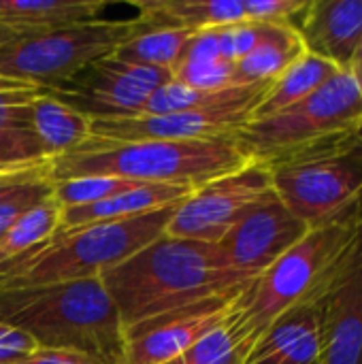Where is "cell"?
Segmentation results:
<instances>
[{"label": "cell", "mask_w": 362, "mask_h": 364, "mask_svg": "<svg viewBox=\"0 0 362 364\" xmlns=\"http://www.w3.org/2000/svg\"><path fill=\"white\" fill-rule=\"evenodd\" d=\"M356 141H358V145L362 147V128H361V132H358V136H356Z\"/></svg>", "instance_id": "37"}, {"label": "cell", "mask_w": 362, "mask_h": 364, "mask_svg": "<svg viewBox=\"0 0 362 364\" xmlns=\"http://www.w3.org/2000/svg\"><path fill=\"white\" fill-rule=\"evenodd\" d=\"M341 68H337L333 62L305 51L284 75H280L254 109L252 122L254 119H265L271 115H277L286 111L288 107L305 100L312 96L316 90H320L331 77H335Z\"/></svg>", "instance_id": "22"}, {"label": "cell", "mask_w": 362, "mask_h": 364, "mask_svg": "<svg viewBox=\"0 0 362 364\" xmlns=\"http://www.w3.org/2000/svg\"><path fill=\"white\" fill-rule=\"evenodd\" d=\"M252 158L235 139L130 141L90 136L79 149L51 160V181L75 177H117L139 183L201 188L247 166Z\"/></svg>", "instance_id": "3"}, {"label": "cell", "mask_w": 362, "mask_h": 364, "mask_svg": "<svg viewBox=\"0 0 362 364\" xmlns=\"http://www.w3.org/2000/svg\"><path fill=\"white\" fill-rule=\"evenodd\" d=\"M247 288L211 296L128 328L122 364H169L179 358L237 309Z\"/></svg>", "instance_id": "11"}, {"label": "cell", "mask_w": 362, "mask_h": 364, "mask_svg": "<svg viewBox=\"0 0 362 364\" xmlns=\"http://www.w3.org/2000/svg\"><path fill=\"white\" fill-rule=\"evenodd\" d=\"M53 194V181L51 177H43L36 179L32 183L21 186L19 190H15L13 194H9L2 203H0V237L21 218L26 215L30 209H34L36 205H41L45 198H49Z\"/></svg>", "instance_id": "29"}, {"label": "cell", "mask_w": 362, "mask_h": 364, "mask_svg": "<svg viewBox=\"0 0 362 364\" xmlns=\"http://www.w3.org/2000/svg\"><path fill=\"white\" fill-rule=\"evenodd\" d=\"M273 194L271 171L252 160L247 166L196 188L177 205L164 235L218 245L224 235L260 200Z\"/></svg>", "instance_id": "8"}, {"label": "cell", "mask_w": 362, "mask_h": 364, "mask_svg": "<svg viewBox=\"0 0 362 364\" xmlns=\"http://www.w3.org/2000/svg\"><path fill=\"white\" fill-rule=\"evenodd\" d=\"M309 0H243L247 21L256 23H299Z\"/></svg>", "instance_id": "30"}, {"label": "cell", "mask_w": 362, "mask_h": 364, "mask_svg": "<svg viewBox=\"0 0 362 364\" xmlns=\"http://www.w3.org/2000/svg\"><path fill=\"white\" fill-rule=\"evenodd\" d=\"M362 230V200L309 232L260 273L241 299V318L254 335H262L292 307L312 301L331 271Z\"/></svg>", "instance_id": "5"}, {"label": "cell", "mask_w": 362, "mask_h": 364, "mask_svg": "<svg viewBox=\"0 0 362 364\" xmlns=\"http://www.w3.org/2000/svg\"><path fill=\"white\" fill-rule=\"evenodd\" d=\"M145 26L134 19H92L21 36L0 47V77L38 87L60 85L94 62L113 55Z\"/></svg>", "instance_id": "6"}, {"label": "cell", "mask_w": 362, "mask_h": 364, "mask_svg": "<svg viewBox=\"0 0 362 364\" xmlns=\"http://www.w3.org/2000/svg\"><path fill=\"white\" fill-rule=\"evenodd\" d=\"M194 32L196 30L190 28H143L139 34L128 38L113 53V58L128 64L154 66L173 73L181 62L183 49Z\"/></svg>", "instance_id": "24"}, {"label": "cell", "mask_w": 362, "mask_h": 364, "mask_svg": "<svg viewBox=\"0 0 362 364\" xmlns=\"http://www.w3.org/2000/svg\"><path fill=\"white\" fill-rule=\"evenodd\" d=\"M215 60H222L218 28L196 30L194 36L190 38V43L183 49L181 62H215Z\"/></svg>", "instance_id": "33"}, {"label": "cell", "mask_w": 362, "mask_h": 364, "mask_svg": "<svg viewBox=\"0 0 362 364\" xmlns=\"http://www.w3.org/2000/svg\"><path fill=\"white\" fill-rule=\"evenodd\" d=\"M173 79L171 70L102 58L73 79L45 92L81 115L94 119L137 117L145 100Z\"/></svg>", "instance_id": "9"}, {"label": "cell", "mask_w": 362, "mask_h": 364, "mask_svg": "<svg viewBox=\"0 0 362 364\" xmlns=\"http://www.w3.org/2000/svg\"><path fill=\"white\" fill-rule=\"evenodd\" d=\"M260 36H262V23H256V21H239V23L218 28L222 60L230 64L239 62L258 45Z\"/></svg>", "instance_id": "31"}, {"label": "cell", "mask_w": 362, "mask_h": 364, "mask_svg": "<svg viewBox=\"0 0 362 364\" xmlns=\"http://www.w3.org/2000/svg\"><path fill=\"white\" fill-rule=\"evenodd\" d=\"M134 186H139V181H128L117 177H75V179L55 181L53 196L62 209L85 207L107 200L115 194H122Z\"/></svg>", "instance_id": "27"}, {"label": "cell", "mask_w": 362, "mask_h": 364, "mask_svg": "<svg viewBox=\"0 0 362 364\" xmlns=\"http://www.w3.org/2000/svg\"><path fill=\"white\" fill-rule=\"evenodd\" d=\"M305 51L303 38L294 26L262 23L258 45L245 58L235 62V85L273 83Z\"/></svg>", "instance_id": "20"}, {"label": "cell", "mask_w": 362, "mask_h": 364, "mask_svg": "<svg viewBox=\"0 0 362 364\" xmlns=\"http://www.w3.org/2000/svg\"><path fill=\"white\" fill-rule=\"evenodd\" d=\"M41 92L38 85L0 77V173L51 164L30 126V102Z\"/></svg>", "instance_id": "16"}, {"label": "cell", "mask_w": 362, "mask_h": 364, "mask_svg": "<svg viewBox=\"0 0 362 364\" xmlns=\"http://www.w3.org/2000/svg\"><path fill=\"white\" fill-rule=\"evenodd\" d=\"M314 301L322 324L318 364H362V230Z\"/></svg>", "instance_id": "12"}, {"label": "cell", "mask_w": 362, "mask_h": 364, "mask_svg": "<svg viewBox=\"0 0 362 364\" xmlns=\"http://www.w3.org/2000/svg\"><path fill=\"white\" fill-rule=\"evenodd\" d=\"M320 348V307L312 299L277 318L258 337L243 364H318Z\"/></svg>", "instance_id": "15"}, {"label": "cell", "mask_w": 362, "mask_h": 364, "mask_svg": "<svg viewBox=\"0 0 362 364\" xmlns=\"http://www.w3.org/2000/svg\"><path fill=\"white\" fill-rule=\"evenodd\" d=\"M173 79L194 90L218 92L235 87V64L226 60L215 62H181L173 70Z\"/></svg>", "instance_id": "28"}, {"label": "cell", "mask_w": 362, "mask_h": 364, "mask_svg": "<svg viewBox=\"0 0 362 364\" xmlns=\"http://www.w3.org/2000/svg\"><path fill=\"white\" fill-rule=\"evenodd\" d=\"M17 38H21V34H19L17 30H13V28L0 23V47L6 45V43H13V41H17Z\"/></svg>", "instance_id": "36"}, {"label": "cell", "mask_w": 362, "mask_h": 364, "mask_svg": "<svg viewBox=\"0 0 362 364\" xmlns=\"http://www.w3.org/2000/svg\"><path fill=\"white\" fill-rule=\"evenodd\" d=\"M145 28H224L247 21L243 0H137Z\"/></svg>", "instance_id": "18"}, {"label": "cell", "mask_w": 362, "mask_h": 364, "mask_svg": "<svg viewBox=\"0 0 362 364\" xmlns=\"http://www.w3.org/2000/svg\"><path fill=\"white\" fill-rule=\"evenodd\" d=\"M107 0H0V23L21 36L98 19Z\"/></svg>", "instance_id": "19"}, {"label": "cell", "mask_w": 362, "mask_h": 364, "mask_svg": "<svg viewBox=\"0 0 362 364\" xmlns=\"http://www.w3.org/2000/svg\"><path fill=\"white\" fill-rule=\"evenodd\" d=\"M43 177H51V164L45 166H36V168H28V171H13V173H0V203L13 194L15 190H19L26 183H32L36 179Z\"/></svg>", "instance_id": "34"}, {"label": "cell", "mask_w": 362, "mask_h": 364, "mask_svg": "<svg viewBox=\"0 0 362 364\" xmlns=\"http://www.w3.org/2000/svg\"><path fill=\"white\" fill-rule=\"evenodd\" d=\"M124 333L162 314L247 288L254 279L235 271L218 245L158 237L100 277Z\"/></svg>", "instance_id": "1"}, {"label": "cell", "mask_w": 362, "mask_h": 364, "mask_svg": "<svg viewBox=\"0 0 362 364\" xmlns=\"http://www.w3.org/2000/svg\"><path fill=\"white\" fill-rule=\"evenodd\" d=\"M194 190L186 186H166V183H139L122 194H115L107 200L85 205V207H68L62 209L60 228L73 230L90 224L102 222H119L139 218L171 205L183 203Z\"/></svg>", "instance_id": "17"}, {"label": "cell", "mask_w": 362, "mask_h": 364, "mask_svg": "<svg viewBox=\"0 0 362 364\" xmlns=\"http://www.w3.org/2000/svg\"><path fill=\"white\" fill-rule=\"evenodd\" d=\"M269 171L275 196L309 228L362 200V147L356 139L269 164Z\"/></svg>", "instance_id": "7"}, {"label": "cell", "mask_w": 362, "mask_h": 364, "mask_svg": "<svg viewBox=\"0 0 362 364\" xmlns=\"http://www.w3.org/2000/svg\"><path fill=\"white\" fill-rule=\"evenodd\" d=\"M256 341L258 335H254L241 318L239 301L237 309L224 322L169 364H243Z\"/></svg>", "instance_id": "23"}, {"label": "cell", "mask_w": 362, "mask_h": 364, "mask_svg": "<svg viewBox=\"0 0 362 364\" xmlns=\"http://www.w3.org/2000/svg\"><path fill=\"white\" fill-rule=\"evenodd\" d=\"M362 90L350 70H339L320 90L286 111L250 122L235 141L262 164L337 147L358 136Z\"/></svg>", "instance_id": "4"}, {"label": "cell", "mask_w": 362, "mask_h": 364, "mask_svg": "<svg viewBox=\"0 0 362 364\" xmlns=\"http://www.w3.org/2000/svg\"><path fill=\"white\" fill-rule=\"evenodd\" d=\"M17 364H105L94 360L90 356L77 354V352H64V350H36L28 358Z\"/></svg>", "instance_id": "35"}, {"label": "cell", "mask_w": 362, "mask_h": 364, "mask_svg": "<svg viewBox=\"0 0 362 364\" xmlns=\"http://www.w3.org/2000/svg\"><path fill=\"white\" fill-rule=\"evenodd\" d=\"M256 85V83H254ZM250 85H235L218 92H205V90H194L190 85H183L175 79L164 83L160 90H156L145 105L141 107L137 117H151V115H169V113H181V111H196V109H207V107H218L228 100L239 98Z\"/></svg>", "instance_id": "26"}, {"label": "cell", "mask_w": 362, "mask_h": 364, "mask_svg": "<svg viewBox=\"0 0 362 364\" xmlns=\"http://www.w3.org/2000/svg\"><path fill=\"white\" fill-rule=\"evenodd\" d=\"M36 350L38 346L28 335L13 328L11 324L0 322V364L21 363Z\"/></svg>", "instance_id": "32"}, {"label": "cell", "mask_w": 362, "mask_h": 364, "mask_svg": "<svg viewBox=\"0 0 362 364\" xmlns=\"http://www.w3.org/2000/svg\"><path fill=\"white\" fill-rule=\"evenodd\" d=\"M30 126L49 160L66 156L92 136V119L43 92L30 102Z\"/></svg>", "instance_id": "21"}, {"label": "cell", "mask_w": 362, "mask_h": 364, "mask_svg": "<svg viewBox=\"0 0 362 364\" xmlns=\"http://www.w3.org/2000/svg\"><path fill=\"white\" fill-rule=\"evenodd\" d=\"M297 30L307 51L350 70L362 36V0H309Z\"/></svg>", "instance_id": "14"}, {"label": "cell", "mask_w": 362, "mask_h": 364, "mask_svg": "<svg viewBox=\"0 0 362 364\" xmlns=\"http://www.w3.org/2000/svg\"><path fill=\"white\" fill-rule=\"evenodd\" d=\"M0 322L28 335L41 350H64L122 364L126 333L100 277L0 292Z\"/></svg>", "instance_id": "2"}, {"label": "cell", "mask_w": 362, "mask_h": 364, "mask_svg": "<svg viewBox=\"0 0 362 364\" xmlns=\"http://www.w3.org/2000/svg\"><path fill=\"white\" fill-rule=\"evenodd\" d=\"M62 207L51 194L41 205L21 215L2 237H0V267L13 262L15 258L32 252L36 245L45 243L60 228Z\"/></svg>", "instance_id": "25"}, {"label": "cell", "mask_w": 362, "mask_h": 364, "mask_svg": "<svg viewBox=\"0 0 362 364\" xmlns=\"http://www.w3.org/2000/svg\"><path fill=\"white\" fill-rule=\"evenodd\" d=\"M307 232L309 226L292 215L273 192L252 207L224 235L218 247L235 271L256 279Z\"/></svg>", "instance_id": "13"}, {"label": "cell", "mask_w": 362, "mask_h": 364, "mask_svg": "<svg viewBox=\"0 0 362 364\" xmlns=\"http://www.w3.org/2000/svg\"><path fill=\"white\" fill-rule=\"evenodd\" d=\"M271 83L250 85L239 98L218 107L181 111L151 117L94 119L92 136L113 143L130 141H211L235 139L254 115V109L267 94Z\"/></svg>", "instance_id": "10"}]
</instances>
